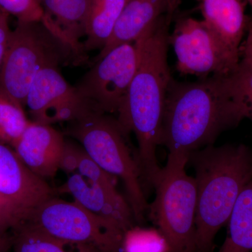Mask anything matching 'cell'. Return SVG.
<instances>
[{
	"mask_svg": "<svg viewBox=\"0 0 252 252\" xmlns=\"http://www.w3.org/2000/svg\"><path fill=\"white\" fill-rule=\"evenodd\" d=\"M172 15L162 16L137 41L138 67L117 122L125 135L133 132L138 144L137 161L141 180L153 188L161 174L157 151L160 145L165 99L172 77L167 60L169 26Z\"/></svg>",
	"mask_w": 252,
	"mask_h": 252,
	"instance_id": "1",
	"label": "cell"
},
{
	"mask_svg": "<svg viewBox=\"0 0 252 252\" xmlns=\"http://www.w3.org/2000/svg\"><path fill=\"white\" fill-rule=\"evenodd\" d=\"M233 74L195 82L172 79L165 99L160 141L168 156L189 160L190 154L213 145L222 132L248 119Z\"/></svg>",
	"mask_w": 252,
	"mask_h": 252,
	"instance_id": "2",
	"label": "cell"
},
{
	"mask_svg": "<svg viewBox=\"0 0 252 252\" xmlns=\"http://www.w3.org/2000/svg\"><path fill=\"white\" fill-rule=\"evenodd\" d=\"M195 176L196 252H211L217 233L229 220L239 195L252 177L246 146H207L189 155Z\"/></svg>",
	"mask_w": 252,
	"mask_h": 252,
	"instance_id": "3",
	"label": "cell"
},
{
	"mask_svg": "<svg viewBox=\"0 0 252 252\" xmlns=\"http://www.w3.org/2000/svg\"><path fill=\"white\" fill-rule=\"evenodd\" d=\"M69 135L79 141L89 157L109 175L125 186L134 218L140 223L148 212L140 169L124 140L125 134L115 119L94 112L72 122Z\"/></svg>",
	"mask_w": 252,
	"mask_h": 252,
	"instance_id": "4",
	"label": "cell"
},
{
	"mask_svg": "<svg viewBox=\"0 0 252 252\" xmlns=\"http://www.w3.org/2000/svg\"><path fill=\"white\" fill-rule=\"evenodd\" d=\"M187 163L186 158L167 157L149 205L151 219L166 239L170 252H196L197 188L194 177L186 171Z\"/></svg>",
	"mask_w": 252,
	"mask_h": 252,
	"instance_id": "5",
	"label": "cell"
},
{
	"mask_svg": "<svg viewBox=\"0 0 252 252\" xmlns=\"http://www.w3.org/2000/svg\"><path fill=\"white\" fill-rule=\"evenodd\" d=\"M75 62L70 50L41 22H18L0 69V92L26 106L32 82L49 66Z\"/></svg>",
	"mask_w": 252,
	"mask_h": 252,
	"instance_id": "6",
	"label": "cell"
},
{
	"mask_svg": "<svg viewBox=\"0 0 252 252\" xmlns=\"http://www.w3.org/2000/svg\"><path fill=\"white\" fill-rule=\"evenodd\" d=\"M25 221L64 244L92 245L102 252H119L122 248L124 233L75 201L53 197Z\"/></svg>",
	"mask_w": 252,
	"mask_h": 252,
	"instance_id": "7",
	"label": "cell"
},
{
	"mask_svg": "<svg viewBox=\"0 0 252 252\" xmlns=\"http://www.w3.org/2000/svg\"><path fill=\"white\" fill-rule=\"evenodd\" d=\"M177 56V69L183 75L207 78L227 76L240 66V56L225 45L203 21L181 18L169 36Z\"/></svg>",
	"mask_w": 252,
	"mask_h": 252,
	"instance_id": "8",
	"label": "cell"
},
{
	"mask_svg": "<svg viewBox=\"0 0 252 252\" xmlns=\"http://www.w3.org/2000/svg\"><path fill=\"white\" fill-rule=\"evenodd\" d=\"M139 57L137 41L117 46L94 62L74 86L98 112L117 113L137 72Z\"/></svg>",
	"mask_w": 252,
	"mask_h": 252,
	"instance_id": "9",
	"label": "cell"
},
{
	"mask_svg": "<svg viewBox=\"0 0 252 252\" xmlns=\"http://www.w3.org/2000/svg\"><path fill=\"white\" fill-rule=\"evenodd\" d=\"M26 106L32 122L46 125L74 122L99 112L64 79L56 66L43 68L37 73L28 91Z\"/></svg>",
	"mask_w": 252,
	"mask_h": 252,
	"instance_id": "10",
	"label": "cell"
},
{
	"mask_svg": "<svg viewBox=\"0 0 252 252\" xmlns=\"http://www.w3.org/2000/svg\"><path fill=\"white\" fill-rule=\"evenodd\" d=\"M55 194L56 190L33 173L14 149L0 143V203L18 224Z\"/></svg>",
	"mask_w": 252,
	"mask_h": 252,
	"instance_id": "11",
	"label": "cell"
},
{
	"mask_svg": "<svg viewBox=\"0 0 252 252\" xmlns=\"http://www.w3.org/2000/svg\"><path fill=\"white\" fill-rule=\"evenodd\" d=\"M56 192L72 195L76 203L107 220L124 234L133 227L135 218L130 205L117 189L107 188L72 174Z\"/></svg>",
	"mask_w": 252,
	"mask_h": 252,
	"instance_id": "12",
	"label": "cell"
},
{
	"mask_svg": "<svg viewBox=\"0 0 252 252\" xmlns=\"http://www.w3.org/2000/svg\"><path fill=\"white\" fill-rule=\"evenodd\" d=\"M64 147L62 134L51 125L30 122L11 148L33 173L46 180L60 170Z\"/></svg>",
	"mask_w": 252,
	"mask_h": 252,
	"instance_id": "13",
	"label": "cell"
},
{
	"mask_svg": "<svg viewBox=\"0 0 252 252\" xmlns=\"http://www.w3.org/2000/svg\"><path fill=\"white\" fill-rule=\"evenodd\" d=\"M91 2L92 0H41V23L70 50L77 64L85 60L82 39L86 38Z\"/></svg>",
	"mask_w": 252,
	"mask_h": 252,
	"instance_id": "14",
	"label": "cell"
},
{
	"mask_svg": "<svg viewBox=\"0 0 252 252\" xmlns=\"http://www.w3.org/2000/svg\"><path fill=\"white\" fill-rule=\"evenodd\" d=\"M181 0H128L110 37L94 62L114 48L138 41L164 15L173 16Z\"/></svg>",
	"mask_w": 252,
	"mask_h": 252,
	"instance_id": "15",
	"label": "cell"
},
{
	"mask_svg": "<svg viewBox=\"0 0 252 252\" xmlns=\"http://www.w3.org/2000/svg\"><path fill=\"white\" fill-rule=\"evenodd\" d=\"M205 24L232 51L240 54L248 31L246 0H196Z\"/></svg>",
	"mask_w": 252,
	"mask_h": 252,
	"instance_id": "16",
	"label": "cell"
},
{
	"mask_svg": "<svg viewBox=\"0 0 252 252\" xmlns=\"http://www.w3.org/2000/svg\"><path fill=\"white\" fill-rule=\"evenodd\" d=\"M227 224L226 238L218 252H252V177L239 195Z\"/></svg>",
	"mask_w": 252,
	"mask_h": 252,
	"instance_id": "17",
	"label": "cell"
},
{
	"mask_svg": "<svg viewBox=\"0 0 252 252\" xmlns=\"http://www.w3.org/2000/svg\"><path fill=\"white\" fill-rule=\"evenodd\" d=\"M128 0H92L84 41L85 51L102 49Z\"/></svg>",
	"mask_w": 252,
	"mask_h": 252,
	"instance_id": "18",
	"label": "cell"
},
{
	"mask_svg": "<svg viewBox=\"0 0 252 252\" xmlns=\"http://www.w3.org/2000/svg\"><path fill=\"white\" fill-rule=\"evenodd\" d=\"M60 170L77 174L86 180L107 188L117 189V178L109 175L93 160L83 147L65 142Z\"/></svg>",
	"mask_w": 252,
	"mask_h": 252,
	"instance_id": "19",
	"label": "cell"
},
{
	"mask_svg": "<svg viewBox=\"0 0 252 252\" xmlns=\"http://www.w3.org/2000/svg\"><path fill=\"white\" fill-rule=\"evenodd\" d=\"M11 231L13 252H67L66 244L29 222H21Z\"/></svg>",
	"mask_w": 252,
	"mask_h": 252,
	"instance_id": "20",
	"label": "cell"
},
{
	"mask_svg": "<svg viewBox=\"0 0 252 252\" xmlns=\"http://www.w3.org/2000/svg\"><path fill=\"white\" fill-rule=\"evenodd\" d=\"M30 122L23 106L0 92V143L12 147Z\"/></svg>",
	"mask_w": 252,
	"mask_h": 252,
	"instance_id": "21",
	"label": "cell"
},
{
	"mask_svg": "<svg viewBox=\"0 0 252 252\" xmlns=\"http://www.w3.org/2000/svg\"><path fill=\"white\" fill-rule=\"evenodd\" d=\"M123 252H170L166 239L153 228L132 227L124 233Z\"/></svg>",
	"mask_w": 252,
	"mask_h": 252,
	"instance_id": "22",
	"label": "cell"
},
{
	"mask_svg": "<svg viewBox=\"0 0 252 252\" xmlns=\"http://www.w3.org/2000/svg\"><path fill=\"white\" fill-rule=\"evenodd\" d=\"M0 9L17 18L18 22H41V0H0Z\"/></svg>",
	"mask_w": 252,
	"mask_h": 252,
	"instance_id": "23",
	"label": "cell"
},
{
	"mask_svg": "<svg viewBox=\"0 0 252 252\" xmlns=\"http://www.w3.org/2000/svg\"><path fill=\"white\" fill-rule=\"evenodd\" d=\"M233 75L240 99L248 113V119L252 122V71L240 65Z\"/></svg>",
	"mask_w": 252,
	"mask_h": 252,
	"instance_id": "24",
	"label": "cell"
},
{
	"mask_svg": "<svg viewBox=\"0 0 252 252\" xmlns=\"http://www.w3.org/2000/svg\"><path fill=\"white\" fill-rule=\"evenodd\" d=\"M9 15L4 11L0 14V69L9 47L12 32L9 27Z\"/></svg>",
	"mask_w": 252,
	"mask_h": 252,
	"instance_id": "25",
	"label": "cell"
},
{
	"mask_svg": "<svg viewBox=\"0 0 252 252\" xmlns=\"http://www.w3.org/2000/svg\"><path fill=\"white\" fill-rule=\"evenodd\" d=\"M248 35L240 46V65L252 71V18L249 23Z\"/></svg>",
	"mask_w": 252,
	"mask_h": 252,
	"instance_id": "26",
	"label": "cell"
},
{
	"mask_svg": "<svg viewBox=\"0 0 252 252\" xmlns=\"http://www.w3.org/2000/svg\"><path fill=\"white\" fill-rule=\"evenodd\" d=\"M17 221L6 209L0 205V236H6L8 230H12Z\"/></svg>",
	"mask_w": 252,
	"mask_h": 252,
	"instance_id": "27",
	"label": "cell"
},
{
	"mask_svg": "<svg viewBox=\"0 0 252 252\" xmlns=\"http://www.w3.org/2000/svg\"><path fill=\"white\" fill-rule=\"evenodd\" d=\"M11 248V236H0V252H6Z\"/></svg>",
	"mask_w": 252,
	"mask_h": 252,
	"instance_id": "28",
	"label": "cell"
},
{
	"mask_svg": "<svg viewBox=\"0 0 252 252\" xmlns=\"http://www.w3.org/2000/svg\"><path fill=\"white\" fill-rule=\"evenodd\" d=\"M246 1L248 2V4H250V6H251L252 10V0H246Z\"/></svg>",
	"mask_w": 252,
	"mask_h": 252,
	"instance_id": "29",
	"label": "cell"
},
{
	"mask_svg": "<svg viewBox=\"0 0 252 252\" xmlns=\"http://www.w3.org/2000/svg\"><path fill=\"white\" fill-rule=\"evenodd\" d=\"M1 12H3V11H2V10L0 9V14H1Z\"/></svg>",
	"mask_w": 252,
	"mask_h": 252,
	"instance_id": "30",
	"label": "cell"
},
{
	"mask_svg": "<svg viewBox=\"0 0 252 252\" xmlns=\"http://www.w3.org/2000/svg\"><path fill=\"white\" fill-rule=\"evenodd\" d=\"M0 205H1V206H2V205H1V203H0ZM2 207H3V206H2ZM4 209H5V208H4Z\"/></svg>",
	"mask_w": 252,
	"mask_h": 252,
	"instance_id": "31",
	"label": "cell"
}]
</instances>
